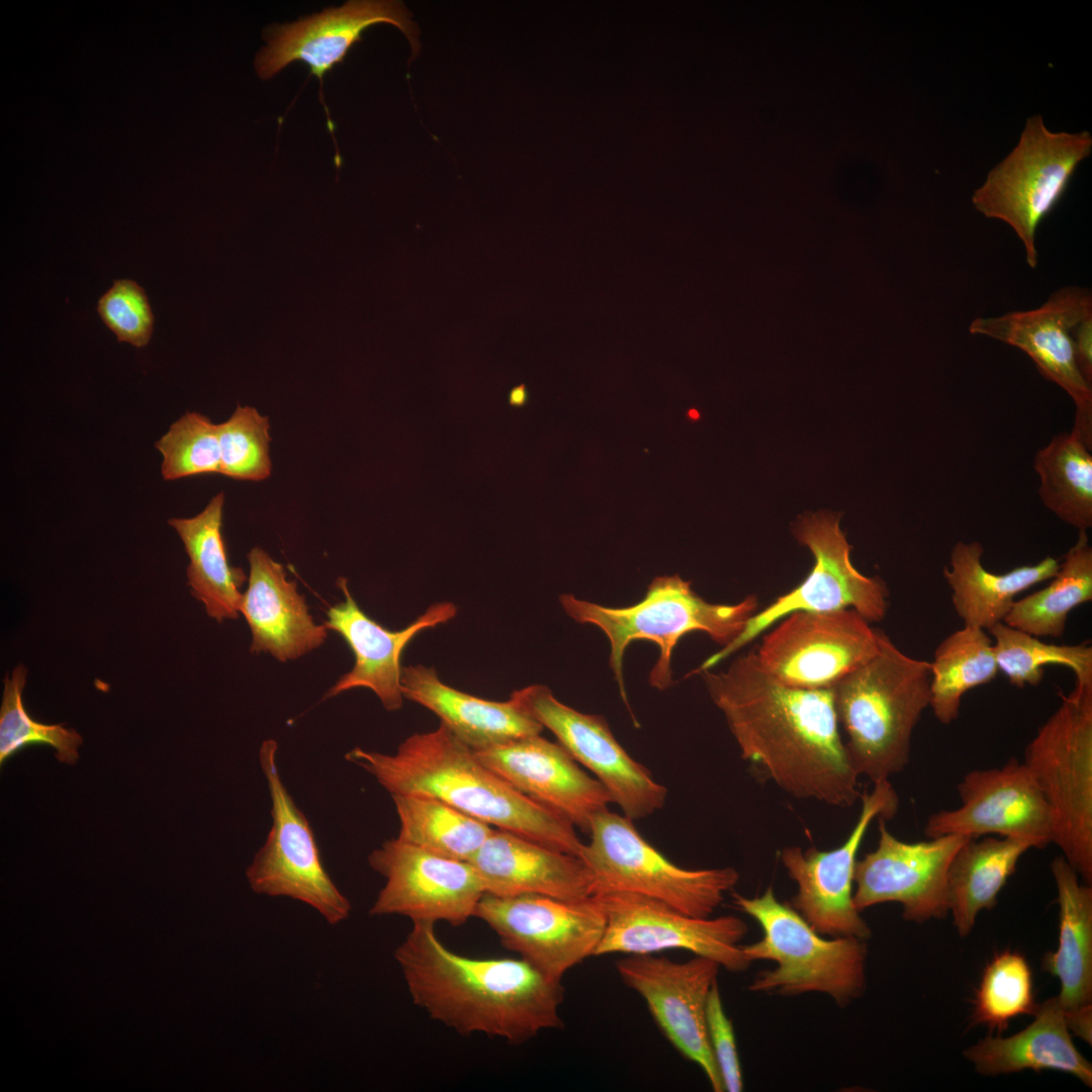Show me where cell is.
I'll return each instance as SVG.
<instances>
[{"mask_svg":"<svg viewBox=\"0 0 1092 1092\" xmlns=\"http://www.w3.org/2000/svg\"><path fill=\"white\" fill-rule=\"evenodd\" d=\"M338 586L345 600L328 611L325 626L339 633L351 648L355 663L326 693L330 699L356 688L371 690L387 711L402 707L400 657L406 645L420 632L444 624L454 618L457 608L453 603L440 602L430 606L424 614L401 630L391 631L369 618L357 605L349 592L347 580L340 578Z\"/></svg>","mask_w":1092,"mask_h":1092,"instance_id":"24","label":"cell"},{"mask_svg":"<svg viewBox=\"0 0 1092 1092\" xmlns=\"http://www.w3.org/2000/svg\"><path fill=\"white\" fill-rule=\"evenodd\" d=\"M699 673L742 758L780 789L840 808L860 798L832 689L785 685L761 666L754 651L724 670Z\"/></svg>","mask_w":1092,"mask_h":1092,"instance_id":"1","label":"cell"},{"mask_svg":"<svg viewBox=\"0 0 1092 1092\" xmlns=\"http://www.w3.org/2000/svg\"><path fill=\"white\" fill-rule=\"evenodd\" d=\"M1051 871L1059 903V945L1046 952L1042 966L1059 979L1058 1000L1065 1013L1092 1006V889L1063 856Z\"/></svg>","mask_w":1092,"mask_h":1092,"instance_id":"30","label":"cell"},{"mask_svg":"<svg viewBox=\"0 0 1092 1092\" xmlns=\"http://www.w3.org/2000/svg\"><path fill=\"white\" fill-rule=\"evenodd\" d=\"M984 548L978 541L957 542L943 576L951 589V603L964 625L988 630L1003 622L1016 597L1039 582L1050 580L1060 560L1045 556L1035 564L994 573L982 563Z\"/></svg>","mask_w":1092,"mask_h":1092,"instance_id":"29","label":"cell"},{"mask_svg":"<svg viewBox=\"0 0 1092 1092\" xmlns=\"http://www.w3.org/2000/svg\"><path fill=\"white\" fill-rule=\"evenodd\" d=\"M394 959L413 1003L459 1034L518 1044L563 1026L561 981L521 958L458 954L440 940L434 923L413 922Z\"/></svg>","mask_w":1092,"mask_h":1092,"instance_id":"2","label":"cell"},{"mask_svg":"<svg viewBox=\"0 0 1092 1092\" xmlns=\"http://www.w3.org/2000/svg\"><path fill=\"white\" fill-rule=\"evenodd\" d=\"M345 759L391 796L439 799L493 828L579 855L583 843L563 817L521 793L482 763L444 724L407 737L394 754L355 747Z\"/></svg>","mask_w":1092,"mask_h":1092,"instance_id":"3","label":"cell"},{"mask_svg":"<svg viewBox=\"0 0 1092 1092\" xmlns=\"http://www.w3.org/2000/svg\"><path fill=\"white\" fill-rule=\"evenodd\" d=\"M1030 848L1027 841L999 836L967 839L954 853L947 871L946 900L953 925L967 936L982 910H991L1020 857Z\"/></svg>","mask_w":1092,"mask_h":1092,"instance_id":"32","label":"cell"},{"mask_svg":"<svg viewBox=\"0 0 1092 1092\" xmlns=\"http://www.w3.org/2000/svg\"><path fill=\"white\" fill-rule=\"evenodd\" d=\"M733 904L757 921L763 936L741 945L752 963L771 961L776 967L759 972L748 989L752 992L794 996L822 993L839 1006L861 996L866 988V940L856 937L825 938L790 905L776 897L771 886L749 898L733 894Z\"/></svg>","mask_w":1092,"mask_h":1092,"instance_id":"6","label":"cell"},{"mask_svg":"<svg viewBox=\"0 0 1092 1092\" xmlns=\"http://www.w3.org/2000/svg\"><path fill=\"white\" fill-rule=\"evenodd\" d=\"M957 789L961 805L928 817L924 826L928 838L991 835L1024 840L1039 849L1053 843L1048 803L1023 761L1016 757L1000 767L967 772Z\"/></svg>","mask_w":1092,"mask_h":1092,"instance_id":"19","label":"cell"},{"mask_svg":"<svg viewBox=\"0 0 1092 1092\" xmlns=\"http://www.w3.org/2000/svg\"><path fill=\"white\" fill-rule=\"evenodd\" d=\"M220 473L238 480L260 481L271 473L269 420L252 406L238 405L218 424Z\"/></svg>","mask_w":1092,"mask_h":1092,"instance_id":"41","label":"cell"},{"mask_svg":"<svg viewBox=\"0 0 1092 1092\" xmlns=\"http://www.w3.org/2000/svg\"><path fill=\"white\" fill-rule=\"evenodd\" d=\"M559 602L571 619L598 627L609 639L610 666L627 706L623 660L630 643L648 640L657 645L659 656L648 681L663 691L672 686V652L682 636L703 632L724 647L742 632L758 606L753 595L731 605L709 603L677 574L655 577L643 599L627 607H605L570 594L561 595Z\"/></svg>","mask_w":1092,"mask_h":1092,"instance_id":"5","label":"cell"},{"mask_svg":"<svg viewBox=\"0 0 1092 1092\" xmlns=\"http://www.w3.org/2000/svg\"><path fill=\"white\" fill-rule=\"evenodd\" d=\"M999 671L993 640L981 628L967 626L945 637L930 662V702L934 717L948 725L960 716L964 695L991 682Z\"/></svg>","mask_w":1092,"mask_h":1092,"instance_id":"34","label":"cell"},{"mask_svg":"<svg viewBox=\"0 0 1092 1092\" xmlns=\"http://www.w3.org/2000/svg\"><path fill=\"white\" fill-rule=\"evenodd\" d=\"M595 896L606 915L605 931L595 956L684 949L713 960L731 972H742L751 964L739 944L747 925L736 916L694 917L660 901L626 892Z\"/></svg>","mask_w":1092,"mask_h":1092,"instance_id":"15","label":"cell"},{"mask_svg":"<svg viewBox=\"0 0 1092 1092\" xmlns=\"http://www.w3.org/2000/svg\"><path fill=\"white\" fill-rule=\"evenodd\" d=\"M224 493L214 495L204 510L192 518L168 521L180 536L189 557L187 568L191 594L207 615L221 623L239 617L248 579L241 567L230 564L221 534Z\"/></svg>","mask_w":1092,"mask_h":1092,"instance_id":"31","label":"cell"},{"mask_svg":"<svg viewBox=\"0 0 1092 1092\" xmlns=\"http://www.w3.org/2000/svg\"><path fill=\"white\" fill-rule=\"evenodd\" d=\"M385 879L369 913L401 915L412 922L461 926L474 917L484 889L468 861L444 857L400 839L383 842L368 855Z\"/></svg>","mask_w":1092,"mask_h":1092,"instance_id":"18","label":"cell"},{"mask_svg":"<svg viewBox=\"0 0 1092 1092\" xmlns=\"http://www.w3.org/2000/svg\"><path fill=\"white\" fill-rule=\"evenodd\" d=\"M248 588L240 613L252 631L251 652H268L284 662L320 647L328 629L314 623L297 583L287 579L283 565L259 547L248 553Z\"/></svg>","mask_w":1092,"mask_h":1092,"instance_id":"26","label":"cell"},{"mask_svg":"<svg viewBox=\"0 0 1092 1092\" xmlns=\"http://www.w3.org/2000/svg\"><path fill=\"white\" fill-rule=\"evenodd\" d=\"M391 797L399 820L397 838L444 857L469 861L494 829L430 796Z\"/></svg>","mask_w":1092,"mask_h":1092,"instance_id":"36","label":"cell"},{"mask_svg":"<svg viewBox=\"0 0 1092 1092\" xmlns=\"http://www.w3.org/2000/svg\"><path fill=\"white\" fill-rule=\"evenodd\" d=\"M474 917L495 933L504 947L559 981L568 970L595 956L606 927L604 908L595 895L560 899L484 894Z\"/></svg>","mask_w":1092,"mask_h":1092,"instance_id":"12","label":"cell"},{"mask_svg":"<svg viewBox=\"0 0 1092 1092\" xmlns=\"http://www.w3.org/2000/svg\"><path fill=\"white\" fill-rule=\"evenodd\" d=\"M706 1017L709 1041L724 1091L740 1092L743 1080L734 1029L723 1008L717 982L708 996Z\"/></svg>","mask_w":1092,"mask_h":1092,"instance_id":"43","label":"cell"},{"mask_svg":"<svg viewBox=\"0 0 1092 1092\" xmlns=\"http://www.w3.org/2000/svg\"><path fill=\"white\" fill-rule=\"evenodd\" d=\"M476 757L532 800L587 833L612 803L608 792L557 742L540 734L474 751Z\"/></svg>","mask_w":1092,"mask_h":1092,"instance_id":"23","label":"cell"},{"mask_svg":"<svg viewBox=\"0 0 1092 1092\" xmlns=\"http://www.w3.org/2000/svg\"><path fill=\"white\" fill-rule=\"evenodd\" d=\"M468 862L484 894L560 899L593 896V881L580 857L511 831L494 828Z\"/></svg>","mask_w":1092,"mask_h":1092,"instance_id":"25","label":"cell"},{"mask_svg":"<svg viewBox=\"0 0 1092 1092\" xmlns=\"http://www.w3.org/2000/svg\"><path fill=\"white\" fill-rule=\"evenodd\" d=\"M278 744L266 739L259 763L271 800L272 824L267 838L247 867L251 890L269 897H286L314 909L329 924L350 916L351 904L326 871L313 830L281 779L276 761Z\"/></svg>","mask_w":1092,"mask_h":1092,"instance_id":"11","label":"cell"},{"mask_svg":"<svg viewBox=\"0 0 1092 1092\" xmlns=\"http://www.w3.org/2000/svg\"><path fill=\"white\" fill-rule=\"evenodd\" d=\"M930 662L905 654L880 630V649L833 688L844 745L858 776L889 780L909 763L911 738L930 702Z\"/></svg>","mask_w":1092,"mask_h":1092,"instance_id":"4","label":"cell"},{"mask_svg":"<svg viewBox=\"0 0 1092 1092\" xmlns=\"http://www.w3.org/2000/svg\"><path fill=\"white\" fill-rule=\"evenodd\" d=\"M1038 494L1048 510L1078 531L1092 527V454L1073 432L1053 437L1035 455Z\"/></svg>","mask_w":1092,"mask_h":1092,"instance_id":"35","label":"cell"},{"mask_svg":"<svg viewBox=\"0 0 1092 1092\" xmlns=\"http://www.w3.org/2000/svg\"><path fill=\"white\" fill-rule=\"evenodd\" d=\"M578 857L593 881V895L626 892L665 903L694 917H709L739 881L731 867L684 869L637 831L633 820L605 809L594 816Z\"/></svg>","mask_w":1092,"mask_h":1092,"instance_id":"8","label":"cell"},{"mask_svg":"<svg viewBox=\"0 0 1092 1092\" xmlns=\"http://www.w3.org/2000/svg\"><path fill=\"white\" fill-rule=\"evenodd\" d=\"M1072 337L1078 368L1085 380L1092 385V315L1073 329Z\"/></svg>","mask_w":1092,"mask_h":1092,"instance_id":"44","label":"cell"},{"mask_svg":"<svg viewBox=\"0 0 1092 1092\" xmlns=\"http://www.w3.org/2000/svg\"><path fill=\"white\" fill-rule=\"evenodd\" d=\"M795 534L814 556V565L807 577L763 610L756 611L742 632L731 643L709 656L697 672L713 668L795 612L852 609L871 624L885 618L889 589L879 576H867L853 566L850 560L851 546L840 530L838 518L826 514L805 517L797 525Z\"/></svg>","mask_w":1092,"mask_h":1092,"instance_id":"10","label":"cell"},{"mask_svg":"<svg viewBox=\"0 0 1092 1092\" xmlns=\"http://www.w3.org/2000/svg\"><path fill=\"white\" fill-rule=\"evenodd\" d=\"M861 810L847 838L838 847L820 850L788 846L780 859L797 884L791 906L819 934L867 940L871 929L853 903L856 854L875 819L888 820L898 810L899 799L889 780L874 783L860 796Z\"/></svg>","mask_w":1092,"mask_h":1092,"instance_id":"14","label":"cell"},{"mask_svg":"<svg viewBox=\"0 0 1092 1092\" xmlns=\"http://www.w3.org/2000/svg\"><path fill=\"white\" fill-rule=\"evenodd\" d=\"M1065 1017L1069 1030L1091 1044L1092 1006L1078 1011L1065 1013Z\"/></svg>","mask_w":1092,"mask_h":1092,"instance_id":"45","label":"cell"},{"mask_svg":"<svg viewBox=\"0 0 1092 1092\" xmlns=\"http://www.w3.org/2000/svg\"><path fill=\"white\" fill-rule=\"evenodd\" d=\"M1091 151L1089 131L1055 132L1041 115L1030 116L1015 148L974 191L975 209L1013 230L1030 268L1038 264L1035 235L1039 224L1058 205Z\"/></svg>","mask_w":1092,"mask_h":1092,"instance_id":"9","label":"cell"},{"mask_svg":"<svg viewBox=\"0 0 1092 1092\" xmlns=\"http://www.w3.org/2000/svg\"><path fill=\"white\" fill-rule=\"evenodd\" d=\"M1050 808L1063 856L1092 882V687H1074L1026 745L1022 760Z\"/></svg>","mask_w":1092,"mask_h":1092,"instance_id":"7","label":"cell"},{"mask_svg":"<svg viewBox=\"0 0 1092 1092\" xmlns=\"http://www.w3.org/2000/svg\"><path fill=\"white\" fill-rule=\"evenodd\" d=\"M1089 315L1090 290L1067 286L1052 293L1036 308L976 317L969 332L1021 350L1046 380L1065 390L1076 407L1071 432L1092 450V385L1078 368L1072 337L1073 329Z\"/></svg>","mask_w":1092,"mask_h":1092,"instance_id":"17","label":"cell"},{"mask_svg":"<svg viewBox=\"0 0 1092 1092\" xmlns=\"http://www.w3.org/2000/svg\"><path fill=\"white\" fill-rule=\"evenodd\" d=\"M379 23L397 27L407 37L413 53H418L419 31L402 2L352 0L341 7H330L295 22L267 28L263 36L267 46L255 59L257 74L267 80L293 62L306 64L310 74L320 80L321 101L333 134L334 123L323 95L324 77L336 65L344 62L355 43L362 41V34L367 28Z\"/></svg>","mask_w":1092,"mask_h":1092,"instance_id":"22","label":"cell"},{"mask_svg":"<svg viewBox=\"0 0 1092 1092\" xmlns=\"http://www.w3.org/2000/svg\"><path fill=\"white\" fill-rule=\"evenodd\" d=\"M97 311L118 342H126L138 348L150 342L154 314L144 288L135 281L115 280L99 298Z\"/></svg>","mask_w":1092,"mask_h":1092,"instance_id":"42","label":"cell"},{"mask_svg":"<svg viewBox=\"0 0 1092 1092\" xmlns=\"http://www.w3.org/2000/svg\"><path fill=\"white\" fill-rule=\"evenodd\" d=\"M1078 532L1049 584L1016 600L1005 624L1036 637L1059 638L1069 614L1092 600V547L1087 531Z\"/></svg>","mask_w":1092,"mask_h":1092,"instance_id":"33","label":"cell"},{"mask_svg":"<svg viewBox=\"0 0 1092 1092\" xmlns=\"http://www.w3.org/2000/svg\"><path fill=\"white\" fill-rule=\"evenodd\" d=\"M165 480L220 473L218 427L197 412H187L156 443Z\"/></svg>","mask_w":1092,"mask_h":1092,"instance_id":"40","label":"cell"},{"mask_svg":"<svg viewBox=\"0 0 1092 1092\" xmlns=\"http://www.w3.org/2000/svg\"><path fill=\"white\" fill-rule=\"evenodd\" d=\"M993 640L999 671L1023 689L1038 686L1044 666L1062 665L1075 675V687H1092V647L1054 644L1000 622L987 630Z\"/></svg>","mask_w":1092,"mask_h":1092,"instance_id":"37","label":"cell"},{"mask_svg":"<svg viewBox=\"0 0 1092 1092\" xmlns=\"http://www.w3.org/2000/svg\"><path fill=\"white\" fill-rule=\"evenodd\" d=\"M1034 1020L1008 1036H988L967 1049L965 1057L983 1075L1024 1070H1055L1092 1086V1066L1076 1049L1058 997L1038 1005Z\"/></svg>","mask_w":1092,"mask_h":1092,"instance_id":"28","label":"cell"},{"mask_svg":"<svg viewBox=\"0 0 1092 1092\" xmlns=\"http://www.w3.org/2000/svg\"><path fill=\"white\" fill-rule=\"evenodd\" d=\"M880 649V629L852 609L795 612L754 651L761 666L781 682L801 689H832Z\"/></svg>","mask_w":1092,"mask_h":1092,"instance_id":"13","label":"cell"},{"mask_svg":"<svg viewBox=\"0 0 1092 1092\" xmlns=\"http://www.w3.org/2000/svg\"><path fill=\"white\" fill-rule=\"evenodd\" d=\"M510 699L594 775L624 816L643 819L663 807L665 787L625 750L603 716L561 703L543 685L516 690Z\"/></svg>","mask_w":1092,"mask_h":1092,"instance_id":"16","label":"cell"},{"mask_svg":"<svg viewBox=\"0 0 1092 1092\" xmlns=\"http://www.w3.org/2000/svg\"><path fill=\"white\" fill-rule=\"evenodd\" d=\"M511 399L516 404L523 403L526 400L525 387L522 385V386H519V387L515 388L513 390V392H512Z\"/></svg>","mask_w":1092,"mask_h":1092,"instance_id":"46","label":"cell"},{"mask_svg":"<svg viewBox=\"0 0 1092 1092\" xmlns=\"http://www.w3.org/2000/svg\"><path fill=\"white\" fill-rule=\"evenodd\" d=\"M879 822L877 847L856 860L853 903L861 912L888 902L899 903L903 918L916 923L943 918L947 912L946 879L949 863L969 839L948 834L906 842Z\"/></svg>","mask_w":1092,"mask_h":1092,"instance_id":"21","label":"cell"},{"mask_svg":"<svg viewBox=\"0 0 1092 1092\" xmlns=\"http://www.w3.org/2000/svg\"><path fill=\"white\" fill-rule=\"evenodd\" d=\"M27 670L17 665L11 676H5L0 709V762L31 745H50L55 748L61 762L74 763L78 759L81 735L62 724L39 723L27 714L22 703V691Z\"/></svg>","mask_w":1092,"mask_h":1092,"instance_id":"39","label":"cell"},{"mask_svg":"<svg viewBox=\"0 0 1092 1092\" xmlns=\"http://www.w3.org/2000/svg\"><path fill=\"white\" fill-rule=\"evenodd\" d=\"M400 685L403 698L437 715L473 751L541 734L544 729L511 699L495 702L458 691L441 681L433 667H402Z\"/></svg>","mask_w":1092,"mask_h":1092,"instance_id":"27","label":"cell"},{"mask_svg":"<svg viewBox=\"0 0 1092 1092\" xmlns=\"http://www.w3.org/2000/svg\"><path fill=\"white\" fill-rule=\"evenodd\" d=\"M720 966L696 956L677 963L653 954H629L616 962L623 983L645 1001L670 1043L697 1064L715 1092L723 1083L709 1041L707 1001Z\"/></svg>","mask_w":1092,"mask_h":1092,"instance_id":"20","label":"cell"},{"mask_svg":"<svg viewBox=\"0 0 1092 1092\" xmlns=\"http://www.w3.org/2000/svg\"><path fill=\"white\" fill-rule=\"evenodd\" d=\"M1030 967L1021 953L1004 950L986 966L974 1000V1024L999 1032L1011 1019L1037 1008Z\"/></svg>","mask_w":1092,"mask_h":1092,"instance_id":"38","label":"cell"}]
</instances>
